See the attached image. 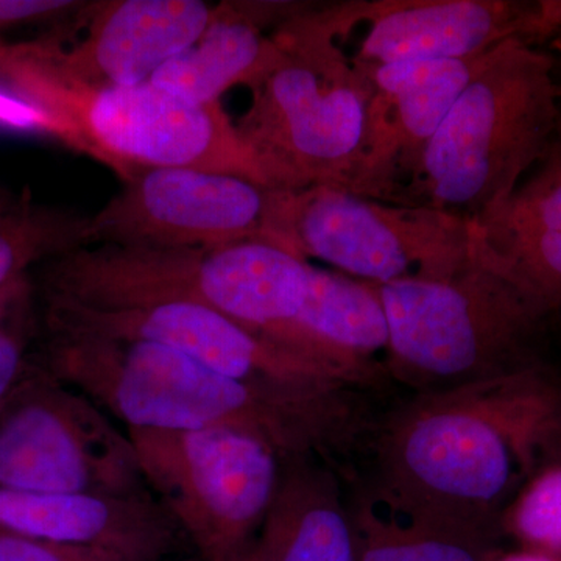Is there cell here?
Returning a JSON list of instances; mask_svg holds the SVG:
<instances>
[{
    "label": "cell",
    "mask_w": 561,
    "mask_h": 561,
    "mask_svg": "<svg viewBox=\"0 0 561 561\" xmlns=\"http://www.w3.org/2000/svg\"><path fill=\"white\" fill-rule=\"evenodd\" d=\"M35 305L39 334L77 332L154 343L253 386L360 389L337 373L280 348L206 306L158 302L136 308L91 309L36 297Z\"/></svg>",
    "instance_id": "obj_12"
},
{
    "label": "cell",
    "mask_w": 561,
    "mask_h": 561,
    "mask_svg": "<svg viewBox=\"0 0 561 561\" xmlns=\"http://www.w3.org/2000/svg\"><path fill=\"white\" fill-rule=\"evenodd\" d=\"M38 364L87 394L125 431L245 427L284 459L350 465L375 416L362 389L253 386L154 343L57 332L38 335Z\"/></svg>",
    "instance_id": "obj_2"
},
{
    "label": "cell",
    "mask_w": 561,
    "mask_h": 561,
    "mask_svg": "<svg viewBox=\"0 0 561 561\" xmlns=\"http://www.w3.org/2000/svg\"><path fill=\"white\" fill-rule=\"evenodd\" d=\"M302 2H221L201 39L154 73L150 83L195 105H217L234 87L250 88L278 58L275 28Z\"/></svg>",
    "instance_id": "obj_19"
},
{
    "label": "cell",
    "mask_w": 561,
    "mask_h": 561,
    "mask_svg": "<svg viewBox=\"0 0 561 561\" xmlns=\"http://www.w3.org/2000/svg\"><path fill=\"white\" fill-rule=\"evenodd\" d=\"M272 342L360 389L378 393L391 382L389 321L378 286L312 262L305 305Z\"/></svg>",
    "instance_id": "obj_16"
},
{
    "label": "cell",
    "mask_w": 561,
    "mask_h": 561,
    "mask_svg": "<svg viewBox=\"0 0 561 561\" xmlns=\"http://www.w3.org/2000/svg\"><path fill=\"white\" fill-rule=\"evenodd\" d=\"M0 561H125L101 549L57 545L0 531Z\"/></svg>",
    "instance_id": "obj_26"
},
{
    "label": "cell",
    "mask_w": 561,
    "mask_h": 561,
    "mask_svg": "<svg viewBox=\"0 0 561 561\" xmlns=\"http://www.w3.org/2000/svg\"><path fill=\"white\" fill-rule=\"evenodd\" d=\"M312 21L345 60L379 68L460 60L560 31L557 0H346L312 3Z\"/></svg>",
    "instance_id": "obj_11"
},
{
    "label": "cell",
    "mask_w": 561,
    "mask_h": 561,
    "mask_svg": "<svg viewBox=\"0 0 561 561\" xmlns=\"http://www.w3.org/2000/svg\"><path fill=\"white\" fill-rule=\"evenodd\" d=\"M81 247H90L88 217L28 197L11 202L0 209V291L31 276L35 265Z\"/></svg>",
    "instance_id": "obj_22"
},
{
    "label": "cell",
    "mask_w": 561,
    "mask_h": 561,
    "mask_svg": "<svg viewBox=\"0 0 561 561\" xmlns=\"http://www.w3.org/2000/svg\"><path fill=\"white\" fill-rule=\"evenodd\" d=\"M0 531L101 549L125 561L197 553L151 493H38L0 489Z\"/></svg>",
    "instance_id": "obj_15"
},
{
    "label": "cell",
    "mask_w": 561,
    "mask_h": 561,
    "mask_svg": "<svg viewBox=\"0 0 561 561\" xmlns=\"http://www.w3.org/2000/svg\"><path fill=\"white\" fill-rule=\"evenodd\" d=\"M470 227L482 257L561 311V136L540 164Z\"/></svg>",
    "instance_id": "obj_18"
},
{
    "label": "cell",
    "mask_w": 561,
    "mask_h": 561,
    "mask_svg": "<svg viewBox=\"0 0 561 561\" xmlns=\"http://www.w3.org/2000/svg\"><path fill=\"white\" fill-rule=\"evenodd\" d=\"M345 481L317 457L283 459L254 561H356Z\"/></svg>",
    "instance_id": "obj_20"
},
{
    "label": "cell",
    "mask_w": 561,
    "mask_h": 561,
    "mask_svg": "<svg viewBox=\"0 0 561 561\" xmlns=\"http://www.w3.org/2000/svg\"><path fill=\"white\" fill-rule=\"evenodd\" d=\"M39 300L91 309L192 302L271 339L298 316L309 262L268 241L224 247L92 245L39 265Z\"/></svg>",
    "instance_id": "obj_4"
},
{
    "label": "cell",
    "mask_w": 561,
    "mask_h": 561,
    "mask_svg": "<svg viewBox=\"0 0 561 561\" xmlns=\"http://www.w3.org/2000/svg\"><path fill=\"white\" fill-rule=\"evenodd\" d=\"M312 3L275 28L279 54L249 88L236 122L268 190H353L359 171L368 83L312 21Z\"/></svg>",
    "instance_id": "obj_7"
},
{
    "label": "cell",
    "mask_w": 561,
    "mask_h": 561,
    "mask_svg": "<svg viewBox=\"0 0 561 561\" xmlns=\"http://www.w3.org/2000/svg\"><path fill=\"white\" fill-rule=\"evenodd\" d=\"M494 51L379 68L353 65L367 79L368 102L359 171L351 192L391 202L411 179L446 114Z\"/></svg>",
    "instance_id": "obj_14"
},
{
    "label": "cell",
    "mask_w": 561,
    "mask_h": 561,
    "mask_svg": "<svg viewBox=\"0 0 561 561\" xmlns=\"http://www.w3.org/2000/svg\"><path fill=\"white\" fill-rule=\"evenodd\" d=\"M88 217L92 245L224 247L264 238L268 187L230 173L154 168Z\"/></svg>",
    "instance_id": "obj_13"
},
{
    "label": "cell",
    "mask_w": 561,
    "mask_h": 561,
    "mask_svg": "<svg viewBox=\"0 0 561 561\" xmlns=\"http://www.w3.org/2000/svg\"><path fill=\"white\" fill-rule=\"evenodd\" d=\"M346 493L356 561H494L504 552L502 529L401 515L353 485Z\"/></svg>",
    "instance_id": "obj_21"
},
{
    "label": "cell",
    "mask_w": 561,
    "mask_h": 561,
    "mask_svg": "<svg viewBox=\"0 0 561 561\" xmlns=\"http://www.w3.org/2000/svg\"><path fill=\"white\" fill-rule=\"evenodd\" d=\"M92 2L72 0H0V41L9 32L31 25L66 24L83 18Z\"/></svg>",
    "instance_id": "obj_25"
},
{
    "label": "cell",
    "mask_w": 561,
    "mask_h": 561,
    "mask_svg": "<svg viewBox=\"0 0 561 561\" xmlns=\"http://www.w3.org/2000/svg\"><path fill=\"white\" fill-rule=\"evenodd\" d=\"M14 198L7 195L5 192L0 191V209L7 208Z\"/></svg>",
    "instance_id": "obj_29"
},
{
    "label": "cell",
    "mask_w": 561,
    "mask_h": 561,
    "mask_svg": "<svg viewBox=\"0 0 561 561\" xmlns=\"http://www.w3.org/2000/svg\"><path fill=\"white\" fill-rule=\"evenodd\" d=\"M559 62L526 41L502 44L461 92L391 203L468 221L508 194L559 142Z\"/></svg>",
    "instance_id": "obj_5"
},
{
    "label": "cell",
    "mask_w": 561,
    "mask_h": 561,
    "mask_svg": "<svg viewBox=\"0 0 561 561\" xmlns=\"http://www.w3.org/2000/svg\"><path fill=\"white\" fill-rule=\"evenodd\" d=\"M378 286V284H376ZM391 382L435 393L548 365L546 341L560 309L476 251L445 279L378 286Z\"/></svg>",
    "instance_id": "obj_6"
},
{
    "label": "cell",
    "mask_w": 561,
    "mask_h": 561,
    "mask_svg": "<svg viewBox=\"0 0 561 561\" xmlns=\"http://www.w3.org/2000/svg\"><path fill=\"white\" fill-rule=\"evenodd\" d=\"M150 493L203 561H254L283 459L256 432L238 426L127 431Z\"/></svg>",
    "instance_id": "obj_9"
},
{
    "label": "cell",
    "mask_w": 561,
    "mask_h": 561,
    "mask_svg": "<svg viewBox=\"0 0 561 561\" xmlns=\"http://www.w3.org/2000/svg\"><path fill=\"white\" fill-rule=\"evenodd\" d=\"M213 14L202 0L95 2L84 39L66 47L58 36V54L81 79L138 87L194 46Z\"/></svg>",
    "instance_id": "obj_17"
},
{
    "label": "cell",
    "mask_w": 561,
    "mask_h": 561,
    "mask_svg": "<svg viewBox=\"0 0 561 561\" xmlns=\"http://www.w3.org/2000/svg\"><path fill=\"white\" fill-rule=\"evenodd\" d=\"M0 80L72 149L121 183L154 168L230 173L264 184L221 103L195 105L153 83L81 79L62 62L58 35L0 41Z\"/></svg>",
    "instance_id": "obj_3"
},
{
    "label": "cell",
    "mask_w": 561,
    "mask_h": 561,
    "mask_svg": "<svg viewBox=\"0 0 561 561\" xmlns=\"http://www.w3.org/2000/svg\"><path fill=\"white\" fill-rule=\"evenodd\" d=\"M264 238L378 286L449 278L476 257L468 221L334 186L268 190Z\"/></svg>",
    "instance_id": "obj_8"
},
{
    "label": "cell",
    "mask_w": 561,
    "mask_h": 561,
    "mask_svg": "<svg viewBox=\"0 0 561 561\" xmlns=\"http://www.w3.org/2000/svg\"><path fill=\"white\" fill-rule=\"evenodd\" d=\"M38 368V319L27 276L0 291V405Z\"/></svg>",
    "instance_id": "obj_24"
},
{
    "label": "cell",
    "mask_w": 561,
    "mask_h": 561,
    "mask_svg": "<svg viewBox=\"0 0 561 561\" xmlns=\"http://www.w3.org/2000/svg\"><path fill=\"white\" fill-rule=\"evenodd\" d=\"M494 561H561V557L548 556V553L526 551L502 552Z\"/></svg>",
    "instance_id": "obj_27"
},
{
    "label": "cell",
    "mask_w": 561,
    "mask_h": 561,
    "mask_svg": "<svg viewBox=\"0 0 561 561\" xmlns=\"http://www.w3.org/2000/svg\"><path fill=\"white\" fill-rule=\"evenodd\" d=\"M0 489L150 493L128 432L41 367L0 405Z\"/></svg>",
    "instance_id": "obj_10"
},
{
    "label": "cell",
    "mask_w": 561,
    "mask_h": 561,
    "mask_svg": "<svg viewBox=\"0 0 561 561\" xmlns=\"http://www.w3.org/2000/svg\"><path fill=\"white\" fill-rule=\"evenodd\" d=\"M561 47V46H560Z\"/></svg>",
    "instance_id": "obj_30"
},
{
    "label": "cell",
    "mask_w": 561,
    "mask_h": 561,
    "mask_svg": "<svg viewBox=\"0 0 561 561\" xmlns=\"http://www.w3.org/2000/svg\"><path fill=\"white\" fill-rule=\"evenodd\" d=\"M559 459L561 375L548 364L383 405L348 483L401 515L502 529Z\"/></svg>",
    "instance_id": "obj_1"
},
{
    "label": "cell",
    "mask_w": 561,
    "mask_h": 561,
    "mask_svg": "<svg viewBox=\"0 0 561 561\" xmlns=\"http://www.w3.org/2000/svg\"><path fill=\"white\" fill-rule=\"evenodd\" d=\"M158 561H203L197 553H191V556L172 557V559H164Z\"/></svg>",
    "instance_id": "obj_28"
},
{
    "label": "cell",
    "mask_w": 561,
    "mask_h": 561,
    "mask_svg": "<svg viewBox=\"0 0 561 561\" xmlns=\"http://www.w3.org/2000/svg\"><path fill=\"white\" fill-rule=\"evenodd\" d=\"M502 529L526 551L561 557V459L541 468L516 494Z\"/></svg>",
    "instance_id": "obj_23"
}]
</instances>
